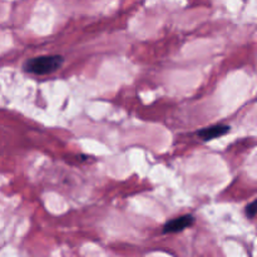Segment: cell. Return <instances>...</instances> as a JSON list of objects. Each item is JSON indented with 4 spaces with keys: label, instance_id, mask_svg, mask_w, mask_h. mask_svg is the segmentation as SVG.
Masks as SVG:
<instances>
[{
    "label": "cell",
    "instance_id": "cell-1",
    "mask_svg": "<svg viewBox=\"0 0 257 257\" xmlns=\"http://www.w3.org/2000/svg\"><path fill=\"white\" fill-rule=\"evenodd\" d=\"M63 57L60 55H43V57L32 58L24 64V70L37 75L50 74L63 65Z\"/></svg>",
    "mask_w": 257,
    "mask_h": 257
},
{
    "label": "cell",
    "instance_id": "cell-2",
    "mask_svg": "<svg viewBox=\"0 0 257 257\" xmlns=\"http://www.w3.org/2000/svg\"><path fill=\"white\" fill-rule=\"evenodd\" d=\"M195 223V217L192 215H185L181 217L175 218V220L170 221L163 227V232L165 233H177L182 232L186 228L191 227Z\"/></svg>",
    "mask_w": 257,
    "mask_h": 257
},
{
    "label": "cell",
    "instance_id": "cell-4",
    "mask_svg": "<svg viewBox=\"0 0 257 257\" xmlns=\"http://www.w3.org/2000/svg\"><path fill=\"white\" fill-rule=\"evenodd\" d=\"M256 215V202L253 201V202H251L250 205L246 207V216H247L248 218H253Z\"/></svg>",
    "mask_w": 257,
    "mask_h": 257
},
{
    "label": "cell",
    "instance_id": "cell-3",
    "mask_svg": "<svg viewBox=\"0 0 257 257\" xmlns=\"http://www.w3.org/2000/svg\"><path fill=\"white\" fill-rule=\"evenodd\" d=\"M230 131V127L226 124H216L212 125V127L205 128V130L200 131L198 132V136L202 138L203 141H212L215 138L221 137V136L226 135Z\"/></svg>",
    "mask_w": 257,
    "mask_h": 257
}]
</instances>
